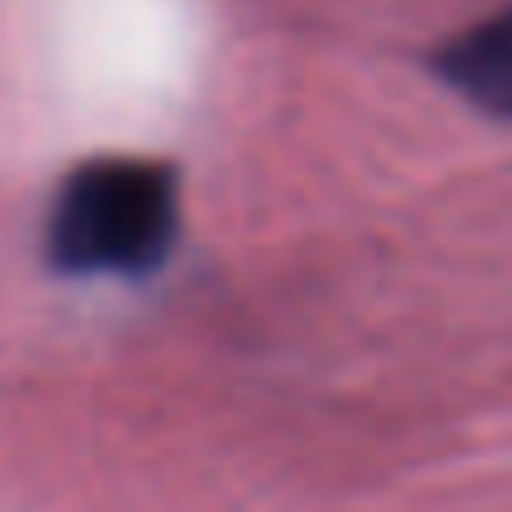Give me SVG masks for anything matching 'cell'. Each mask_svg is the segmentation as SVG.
<instances>
[{"label": "cell", "instance_id": "cell-1", "mask_svg": "<svg viewBox=\"0 0 512 512\" xmlns=\"http://www.w3.org/2000/svg\"><path fill=\"white\" fill-rule=\"evenodd\" d=\"M176 171L149 158H90L50 203L45 252L72 279H144L176 248Z\"/></svg>", "mask_w": 512, "mask_h": 512}, {"label": "cell", "instance_id": "cell-2", "mask_svg": "<svg viewBox=\"0 0 512 512\" xmlns=\"http://www.w3.org/2000/svg\"><path fill=\"white\" fill-rule=\"evenodd\" d=\"M436 72L481 113L512 122V5L454 36L436 54Z\"/></svg>", "mask_w": 512, "mask_h": 512}]
</instances>
